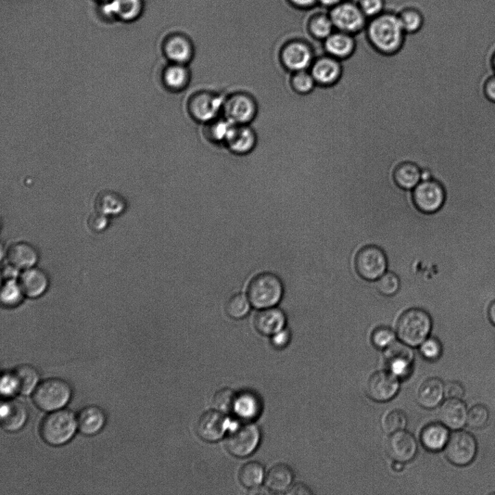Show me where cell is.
Segmentation results:
<instances>
[{
    "mask_svg": "<svg viewBox=\"0 0 495 495\" xmlns=\"http://www.w3.org/2000/svg\"><path fill=\"white\" fill-rule=\"evenodd\" d=\"M287 494L290 495H311L313 494V492L307 485L298 483L291 487Z\"/></svg>",
    "mask_w": 495,
    "mask_h": 495,
    "instance_id": "9f6ffc18",
    "label": "cell"
},
{
    "mask_svg": "<svg viewBox=\"0 0 495 495\" xmlns=\"http://www.w3.org/2000/svg\"><path fill=\"white\" fill-rule=\"evenodd\" d=\"M357 46V36L336 30L322 43L325 54L339 60L349 58Z\"/></svg>",
    "mask_w": 495,
    "mask_h": 495,
    "instance_id": "44dd1931",
    "label": "cell"
},
{
    "mask_svg": "<svg viewBox=\"0 0 495 495\" xmlns=\"http://www.w3.org/2000/svg\"><path fill=\"white\" fill-rule=\"evenodd\" d=\"M251 304L248 298L242 294H237L230 298L226 304V311L228 316L235 319H243L250 311Z\"/></svg>",
    "mask_w": 495,
    "mask_h": 495,
    "instance_id": "b9f144b4",
    "label": "cell"
},
{
    "mask_svg": "<svg viewBox=\"0 0 495 495\" xmlns=\"http://www.w3.org/2000/svg\"><path fill=\"white\" fill-rule=\"evenodd\" d=\"M388 261L384 251L374 245L359 251L355 258V269L366 281H377L387 270Z\"/></svg>",
    "mask_w": 495,
    "mask_h": 495,
    "instance_id": "30bf717a",
    "label": "cell"
},
{
    "mask_svg": "<svg viewBox=\"0 0 495 495\" xmlns=\"http://www.w3.org/2000/svg\"><path fill=\"white\" fill-rule=\"evenodd\" d=\"M468 412L462 399H447L439 405V421L450 430H461L467 425Z\"/></svg>",
    "mask_w": 495,
    "mask_h": 495,
    "instance_id": "ac0fdd59",
    "label": "cell"
},
{
    "mask_svg": "<svg viewBox=\"0 0 495 495\" xmlns=\"http://www.w3.org/2000/svg\"><path fill=\"white\" fill-rule=\"evenodd\" d=\"M402 27L408 36L417 35L422 32L425 25V16L420 8L408 5L397 12Z\"/></svg>",
    "mask_w": 495,
    "mask_h": 495,
    "instance_id": "f546056e",
    "label": "cell"
},
{
    "mask_svg": "<svg viewBox=\"0 0 495 495\" xmlns=\"http://www.w3.org/2000/svg\"><path fill=\"white\" fill-rule=\"evenodd\" d=\"M492 63L493 70H494V73H495V50H494V52L493 56H492Z\"/></svg>",
    "mask_w": 495,
    "mask_h": 495,
    "instance_id": "be15d7a7",
    "label": "cell"
},
{
    "mask_svg": "<svg viewBox=\"0 0 495 495\" xmlns=\"http://www.w3.org/2000/svg\"><path fill=\"white\" fill-rule=\"evenodd\" d=\"M24 294L21 287L14 278L6 279L2 287L1 301L5 306H16L23 300Z\"/></svg>",
    "mask_w": 495,
    "mask_h": 495,
    "instance_id": "60d3db41",
    "label": "cell"
},
{
    "mask_svg": "<svg viewBox=\"0 0 495 495\" xmlns=\"http://www.w3.org/2000/svg\"><path fill=\"white\" fill-rule=\"evenodd\" d=\"M412 348L396 341L384 350L387 370L400 380L407 378L412 372L415 359Z\"/></svg>",
    "mask_w": 495,
    "mask_h": 495,
    "instance_id": "7c38bea8",
    "label": "cell"
},
{
    "mask_svg": "<svg viewBox=\"0 0 495 495\" xmlns=\"http://www.w3.org/2000/svg\"><path fill=\"white\" fill-rule=\"evenodd\" d=\"M226 418L220 411L211 410L202 413L197 423L198 436L209 442L219 441L226 431Z\"/></svg>",
    "mask_w": 495,
    "mask_h": 495,
    "instance_id": "e0dca14e",
    "label": "cell"
},
{
    "mask_svg": "<svg viewBox=\"0 0 495 495\" xmlns=\"http://www.w3.org/2000/svg\"><path fill=\"white\" fill-rule=\"evenodd\" d=\"M223 111L228 121L237 125H248L256 117L257 106L251 97L239 93L225 100Z\"/></svg>",
    "mask_w": 495,
    "mask_h": 495,
    "instance_id": "5bb4252c",
    "label": "cell"
},
{
    "mask_svg": "<svg viewBox=\"0 0 495 495\" xmlns=\"http://www.w3.org/2000/svg\"><path fill=\"white\" fill-rule=\"evenodd\" d=\"M294 479L291 468L284 463H278L273 466L265 478L266 487L271 492L282 493L291 487Z\"/></svg>",
    "mask_w": 495,
    "mask_h": 495,
    "instance_id": "f1b7e54d",
    "label": "cell"
},
{
    "mask_svg": "<svg viewBox=\"0 0 495 495\" xmlns=\"http://www.w3.org/2000/svg\"><path fill=\"white\" fill-rule=\"evenodd\" d=\"M487 317L490 322L495 327V299L489 304Z\"/></svg>",
    "mask_w": 495,
    "mask_h": 495,
    "instance_id": "94428289",
    "label": "cell"
},
{
    "mask_svg": "<svg viewBox=\"0 0 495 495\" xmlns=\"http://www.w3.org/2000/svg\"><path fill=\"white\" fill-rule=\"evenodd\" d=\"M450 435V429L439 422L431 423L422 429L420 440L426 450L437 452L446 448Z\"/></svg>",
    "mask_w": 495,
    "mask_h": 495,
    "instance_id": "484cf974",
    "label": "cell"
},
{
    "mask_svg": "<svg viewBox=\"0 0 495 495\" xmlns=\"http://www.w3.org/2000/svg\"><path fill=\"white\" fill-rule=\"evenodd\" d=\"M90 226L95 230H100L101 228L106 227L107 219L106 215L103 213L94 215L90 221Z\"/></svg>",
    "mask_w": 495,
    "mask_h": 495,
    "instance_id": "6f0895ef",
    "label": "cell"
},
{
    "mask_svg": "<svg viewBox=\"0 0 495 495\" xmlns=\"http://www.w3.org/2000/svg\"><path fill=\"white\" fill-rule=\"evenodd\" d=\"M261 410L260 400L252 392H243L237 396L234 412L244 420L256 418Z\"/></svg>",
    "mask_w": 495,
    "mask_h": 495,
    "instance_id": "e575fe53",
    "label": "cell"
},
{
    "mask_svg": "<svg viewBox=\"0 0 495 495\" xmlns=\"http://www.w3.org/2000/svg\"><path fill=\"white\" fill-rule=\"evenodd\" d=\"M484 90L487 97L495 103V74L486 81Z\"/></svg>",
    "mask_w": 495,
    "mask_h": 495,
    "instance_id": "11a10c76",
    "label": "cell"
},
{
    "mask_svg": "<svg viewBox=\"0 0 495 495\" xmlns=\"http://www.w3.org/2000/svg\"><path fill=\"white\" fill-rule=\"evenodd\" d=\"M2 427L8 433H16L27 422L29 413L23 402L8 399L2 402L0 409Z\"/></svg>",
    "mask_w": 495,
    "mask_h": 495,
    "instance_id": "d6986e66",
    "label": "cell"
},
{
    "mask_svg": "<svg viewBox=\"0 0 495 495\" xmlns=\"http://www.w3.org/2000/svg\"><path fill=\"white\" fill-rule=\"evenodd\" d=\"M445 398V383L438 377L425 379L416 393L418 405L428 410L439 407Z\"/></svg>",
    "mask_w": 495,
    "mask_h": 495,
    "instance_id": "ffe728a7",
    "label": "cell"
},
{
    "mask_svg": "<svg viewBox=\"0 0 495 495\" xmlns=\"http://www.w3.org/2000/svg\"><path fill=\"white\" fill-rule=\"evenodd\" d=\"M396 184L405 190H413L422 182V171L415 163L400 162L394 173Z\"/></svg>",
    "mask_w": 495,
    "mask_h": 495,
    "instance_id": "836d02e7",
    "label": "cell"
},
{
    "mask_svg": "<svg viewBox=\"0 0 495 495\" xmlns=\"http://www.w3.org/2000/svg\"><path fill=\"white\" fill-rule=\"evenodd\" d=\"M412 201L418 210L425 214H433L446 205V190L437 181H422L413 189Z\"/></svg>",
    "mask_w": 495,
    "mask_h": 495,
    "instance_id": "ba28073f",
    "label": "cell"
},
{
    "mask_svg": "<svg viewBox=\"0 0 495 495\" xmlns=\"http://www.w3.org/2000/svg\"><path fill=\"white\" fill-rule=\"evenodd\" d=\"M363 34L367 43L379 53L385 55L398 52L407 38L397 12L389 10L369 20Z\"/></svg>",
    "mask_w": 495,
    "mask_h": 495,
    "instance_id": "6da1fadb",
    "label": "cell"
},
{
    "mask_svg": "<svg viewBox=\"0 0 495 495\" xmlns=\"http://www.w3.org/2000/svg\"><path fill=\"white\" fill-rule=\"evenodd\" d=\"M343 1L344 0H318V5L328 11Z\"/></svg>",
    "mask_w": 495,
    "mask_h": 495,
    "instance_id": "91938a15",
    "label": "cell"
},
{
    "mask_svg": "<svg viewBox=\"0 0 495 495\" xmlns=\"http://www.w3.org/2000/svg\"><path fill=\"white\" fill-rule=\"evenodd\" d=\"M407 425V415L400 409L388 411L383 417L382 426L387 434L391 435L405 430Z\"/></svg>",
    "mask_w": 495,
    "mask_h": 495,
    "instance_id": "ab89813d",
    "label": "cell"
},
{
    "mask_svg": "<svg viewBox=\"0 0 495 495\" xmlns=\"http://www.w3.org/2000/svg\"><path fill=\"white\" fill-rule=\"evenodd\" d=\"M73 395L71 386L59 378H48L36 387L33 400L40 409L53 412L66 407Z\"/></svg>",
    "mask_w": 495,
    "mask_h": 495,
    "instance_id": "5b68a950",
    "label": "cell"
},
{
    "mask_svg": "<svg viewBox=\"0 0 495 495\" xmlns=\"http://www.w3.org/2000/svg\"><path fill=\"white\" fill-rule=\"evenodd\" d=\"M418 348L422 357L429 362L437 361L443 352L440 341L435 337H428Z\"/></svg>",
    "mask_w": 495,
    "mask_h": 495,
    "instance_id": "c3c4849f",
    "label": "cell"
},
{
    "mask_svg": "<svg viewBox=\"0 0 495 495\" xmlns=\"http://www.w3.org/2000/svg\"><path fill=\"white\" fill-rule=\"evenodd\" d=\"M445 393L448 399H462L465 396L466 389L461 383L450 381L445 383Z\"/></svg>",
    "mask_w": 495,
    "mask_h": 495,
    "instance_id": "f5cc1de1",
    "label": "cell"
},
{
    "mask_svg": "<svg viewBox=\"0 0 495 495\" xmlns=\"http://www.w3.org/2000/svg\"><path fill=\"white\" fill-rule=\"evenodd\" d=\"M310 71L316 84L331 85L340 78L341 66L339 60L324 55L315 58Z\"/></svg>",
    "mask_w": 495,
    "mask_h": 495,
    "instance_id": "7402d4cb",
    "label": "cell"
},
{
    "mask_svg": "<svg viewBox=\"0 0 495 495\" xmlns=\"http://www.w3.org/2000/svg\"><path fill=\"white\" fill-rule=\"evenodd\" d=\"M296 7L304 9L310 10L318 6V0H290Z\"/></svg>",
    "mask_w": 495,
    "mask_h": 495,
    "instance_id": "680465c9",
    "label": "cell"
},
{
    "mask_svg": "<svg viewBox=\"0 0 495 495\" xmlns=\"http://www.w3.org/2000/svg\"><path fill=\"white\" fill-rule=\"evenodd\" d=\"M261 440L259 428L252 423L239 424L228 435L226 446L238 458H245L256 451Z\"/></svg>",
    "mask_w": 495,
    "mask_h": 495,
    "instance_id": "9c48e42d",
    "label": "cell"
},
{
    "mask_svg": "<svg viewBox=\"0 0 495 495\" xmlns=\"http://www.w3.org/2000/svg\"><path fill=\"white\" fill-rule=\"evenodd\" d=\"M141 0H112L105 7L106 14L123 19L135 17L141 10Z\"/></svg>",
    "mask_w": 495,
    "mask_h": 495,
    "instance_id": "d590c367",
    "label": "cell"
},
{
    "mask_svg": "<svg viewBox=\"0 0 495 495\" xmlns=\"http://www.w3.org/2000/svg\"><path fill=\"white\" fill-rule=\"evenodd\" d=\"M234 123L225 119L213 123L210 127V134L215 141L225 143L230 136L234 125Z\"/></svg>",
    "mask_w": 495,
    "mask_h": 495,
    "instance_id": "f907efd6",
    "label": "cell"
},
{
    "mask_svg": "<svg viewBox=\"0 0 495 495\" xmlns=\"http://www.w3.org/2000/svg\"><path fill=\"white\" fill-rule=\"evenodd\" d=\"M264 468L258 462L252 461L241 468L239 479L243 486L253 488L259 486L264 478Z\"/></svg>",
    "mask_w": 495,
    "mask_h": 495,
    "instance_id": "74e56055",
    "label": "cell"
},
{
    "mask_svg": "<svg viewBox=\"0 0 495 495\" xmlns=\"http://www.w3.org/2000/svg\"><path fill=\"white\" fill-rule=\"evenodd\" d=\"M328 14L336 31L353 36L362 34L369 21L354 0H344L329 10Z\"/></svg>",
    "mask_w": 495,
    "mask_h": 495,
    "instance_id": "8992f818",
    "label": "cell"
},
{
    "mask_svg": "<svg viewBox=\"0 0 495 495\" xmlns=\"http://www.w3.org/2000/svg\"><path fill=\"white\" fill-rule=\"evenodd\" d=\"M78 429L77 418L69 410L60 409L49 412L40 425L43 440L52 446L66 445Z\"/></svg>",
    "mask_w": 495,
    "mask_h": 495,
    "instance_id": "7a4b0ae2",
    "label": "cell"
},
{
    "mask_svg": "<svg viewBox=\"0 0 495 495\" xmlns=\"http://www.w3.org/2000/svg\"><path fill=\"white\" fill-rule=\"evenodd\" d=\"M225 100L209 93H198L190 101L189 110L192 116L202 123L213 121L224 110Z\"/></svg>",
    "mask_w": 495,
    "mask_h": 495,
    "instance_id": "2e32d148",
    "label": "cell"
},
{
    "mask_svg": "<svg viewBox=\"0 0 495 495\" xmlns=\"http://www.w3.org/2000/svg\"><path fill=\"white\" fill-rule=\"evenodd\" d=\"M271 493V492L270 491V490L269 488L265 489V487H260V485L258 487H256L251 488L250 491L249 492V494H253V495L269 494Z\"/></svg>",
    "mask_w": 495,
    "mask_h": 495,
    "instance_id": "6125c7cd",
    "label": "cell"
},
{
    "mask_svg": "<svg viewBox=\"0 0 495 495\" xmlns=\"http://www.w3.org/2000/svg\"><path fill=\"white\" fill-rule=\"evenodd\" d=\"M272 336V344L275 348L278 349H282L288 346L291 338L289 332L288 331V330L285 328L282 329L281 331L278 332Z\"/></svg>",
    "mask_w": 495,
    "mask_h": 495,
    "instance_id": "db71d44e",
    "label": "cell"
},
{
    "mask_svg": "<svg viewBox=\"0 0 495 495\" xmlns=\"http://www.w3.org/2000/svg\"><path fill=\"white\" fill-rule=\"evenodd\" d=\"M226 144L234 154L244 155L256 144V135L248 125H235Z\"/></svg>",
    "mask_w": 495,
    "mask_h": 495,
    "instance_id": "83f0119b",
    "label": "cell"
},
{
    "mask_svg": "<svg viewBox=\"0 0 495 495\" xmlns=\"http://www.w3.org/2000/svg\"><path fill=\"white\" fill-rule=\"evenodd\" d=\"M281 279L271 273H262L254 277L248 289L251 306L257 309L273 308L283 295Z\"/></svg>",
    "mask_w": 495,
    "mask_h": 495,
    "instance_id": "277c9868",
    "label": "cell"
},
{
    "mask_svg": "<svg viewBox=\"0 0 495 495\" xmlns=\"http://www.w3.org/2000/svg\"><path fill=\"white\" fill-rule=\"evenodd\" d=\"M97 209L101 213L118 214L125 208L123 199L116 193L104 192L100 193L96 202Z\"/></svg>",
    "mask_w": 495,
    "mask_h": 495,
    "instance_id": "f35d334b",
    "label": "cell"
},
{
    "mask_svg": "<svg viewBox=\"0 0 495 495\" xmlns=\"http://www.w3.org/2000/svg\"><path fill=\"white\" fill-rule=\"evenodd\" d=\"M444 451L450 463L464 467L470 465L476 459L478 443L474 436L468 431H454Z\"/></svg>",
    "mask_w": 495,
    "mask_h": 495,
    "instance_id": "52a82bcc",
    "label": "cell"
},
{
    "mask_svg": "<svg viewBox=\"0 0 495 495\" xmlns=\"http://www.w3.org/2000/svg\"><path fill=\"white\" fill-rule=\"evenodd\" d=\"M400 287L398 276L392 272H386L376 281V288L381 294L385 296L396 295Z\"/></svg>",
    "mask_w": 495,
    "mask_h": 495,
    "instance_id": "7dc6e473",
    "label": "cell"
},
{
    "mask_svg": "<svg viewBox=\"0 0 495 495\" xmlns=\"http://www.w3.org/2000/svg\"><path fill=\"white\" fill-rule=\"evenodd\" d=\"M236 398L237 395L232 389L226 387L219 389L214 395L213 408L222 413L234 411Z\"/></svg>",
    "mask_w": 495,
    "mask_h": 495,
    "instance_id": "7bdbcfd3",
    "label": "cell"
},
{
    "mask_svg": "<svg viewBox=\"0 0 495 495\" xmlns=\"http://www.w3.org/2000/svg\"><path fill=\"white\" fill-rule=\"evenodd\" d=\"M8 263L18 270H27L34 267L39 261V252L31 244L24 242L12 244L8 249Z\"/></svg>",
    "mask_w": 495,
    "mask_h": 495,
    "instance_id": "d4e9b609",
    "label": "cell"
},
{
    "mask_svg": "<svg viewBox=\"0 0 495 495\" xmlns=\"http://www.w3.org/2000/svg\"><path fill=\"white\" fill-rule=\"evenodd\" d=\"M291 85L298 94L307 95L314 90L316 82L311 71L307 70L294 73L291 79Z\"/></svg>",
    "mask_w": 495,
    "mask_h": 495,
    "instance_id": "ee69618b",
    "label": "cell"
},
{
    "mask_svg": "<svg viewBox=\"0 0 495 495\" xmlns=\"http://www.w3.org/2000/svg\"><path fill=\"white\" fill-rule=\"evenodd\" d=\"M162 79L167 87L171 90H180L189 82V73L185 65L173 63L164 71Z\"/></svg>",
    "mask_w": 495,
    "mask_h": 495,
    "instance_id": "8d00e7d4",
    "label": "cell"
},
{
    "mask_svg": "<svg viewBox=\"0 0 495 495\" xmlns=\"http://www.w3.org/2000/svg\"><path fill=\"white\" fill-rule=\"evenodd\" d=\"M367 20L383 14L387 9L386 0H355Z\"/></svg>",
    "mask_w": 495,
    "mask_h": 495,
    "instance_id": "681fc988",
    "label": "cell"
},
{
    "mask_svg": "<svg viewBox=\"0 0 495 495\" xmlns=\"http://www.w3.org/2000/svg\"><path fill=\"white\" fill-rule=\"evenodd\" d=\"M315 58L312 46L303 41L289 43L282 53L283 65L294 73L310 69Z\"/></svg>",
    "mask_w": 495,
    "mask_h": 495,
    "instance_id": "9a60e30c",
    "label": "cell"
},
{
    "mask_svg": "<svg viewBox=\"0 0 495 495\" xmlns=\"http://www.w3.org/2000/svg\"><path fill=\"white\" fill-rule=\"evenodd\" d=\"M286 316L282 311L276 308L262 309L256 316L255 327L263 335H274L286 325Z\"/></svg>",
    "mask_w": 495,
    "mask_h": 495,
    "instance_id": "4316f807",
    "label": "cell"
},
{
    "mask_svg": "<svg viewBox=\"0 0 495 495\" xmlns=\"http://www.w3.org/2000/svg\"><path fill=\"white\" fill-rule=\"evenodd\" d=\"M335 31L328 11H319L312 15L308 22V32L311 36L322 44Z\"/></svg>",
    "mask_w": 495,
    "mask_h": 495,
    "instance_id": "4dcf8cb0",
    "label": "cell"
},
{
    "mask_svg": "<svg viewBox=\"0 0 495 495\" xmlns=\"http://www.w3.org/2000/svg\"><path fill=\"white\" fill-rule=\"evenodd\" d=\"M397 334L388 327L376 328L372 335L373 346L378 350H385L397 341Z\"/></svg>",
    "mask_w": 495,
    "mask_h": 495,
    "instance_id": "bcb514c9",
    "label": "cell"
},
{
    "mask_svg": "<svg viewBox=\"0 0 495 495\" xmlns=\"http://www.w3.org/2000/svg\"><path fill=\"white\" fill-rule=\"evenodd\" d=\"M0 389H1L2 395L5 398L14 397L19 394V390L17 381L12 372L2 374Z\"/></svg>",
    "mask_w": 495,
    "mask_h": 495,
    "instance_id": "816d5d0a",
    "label": "cell"
},
{
    "mask_svg": "<svg viewBox=\"0 0 495 495\" xmlns=\"http://www.w3.org/2000/svg\"><path fill=\"white\" fill-rule=\"evenodd\" d=\"M400 389V380L387 370L378 371L367 379L365 392L371 400L387 402L394 399Z\"/></svg>",
    "mask_w": 495,
    "mask_h": 495,
    "instance_id": "8fae6325",
    "label": "cell"
},
{
    "mask_svg": "<svg viewBox=\"0 0 495 495\" xmlns=\"http://www.w3.org/2000/svg\"><path fill=\"white\" fill-rule=\"evenodd\" d=\"M78 429L86 436H93L105 427L107 416L97 405H88L82 409L77 415Z\"/></svg>",
    "mask_w": 495,
    "mask_h": 495,
    "instance_id": "603a6c76",
    "label": "cell"
},
{
    "mask_svg": "<svg viewBox=\"0 0 495 495\" xmlns=\"http://www.w3.org/2000/svg\"><path fill=\"white\" fill-rule=\"evenodd\" d=\"M490 420V411L485 405L477 404L468 410L467 425L473 429L485 427Z\"/></svg>",
    "mask_w": 495,
    "mask_h": 495,
    "instance_id": "f6af8a7d",
    "label": "cell"
},
{
    "mask_svg": "<svg viewBox=\"0 0 495 495\" xmlns=\"http://www.w3.org/2000/svg\"><path fill=\"white\" fill-rule=\"evenodd\" d=\"M14 373L19 386V393L23 396L32 394L40 385V373L32 365L23 364L16 367Z\"/></svg>",
    "mask_w": 495,
    "mask_h": 495,
    "instance_id": "d6a6232c",
    "label": "cell"
},
{
    "mask_svg": "<svg viewBox=\"0 0 495 495\" xmlns=\"http://www.w3.org/2000/svg\"><path fill=\"white\" fill-rule=\"evenodd\" d=\"M386 450L394 462L407 463L412 461L418 452V442L413 434L406 430L389 435Z\"/></svg>",
    "mask_w": 495,
    "mask_h": 495,
    "instance_id": "4fadbf2b",
    "label": "cell"
},
{
    "mask_svg": "<svg viewBox=\"0 0 495 495\" xmlns=\"http://www.w3.org/2000/svg\"><path fill=\"white\" fill-rule=\"evenodd\" d=\"M19 283L25 296L37 298L46 293L49 279L44 271L33 267L24 270L20 276Z\"/></svg>",
    "mask_w": 495,
    "mask_h": 495,
    "instance_id": "cb8c5ba5",
    "label": "cell"
},
{
    "mask_svg": "<svg viewBox=\"0 0 495 495\" xmlns=\"http://www.w3.org/2000/svg\"><path fill=\"white\" fill-rule=\"evenodd\" d=\"M433 321L428 313L422 309H413L401 315L396 334L402 343L413 348L420 347L429 337Z\"/></svg>",
    "mask_w": 495,
    "mask_h": 495,
    "instance_id": "3957f363",
    "label": "cell"
},
{
    "mask_svg": "<svg viewBox=\"0 0 495 495\" xmlns=\"http://www.w3.org/2000/svg\"><path fill=\"white\" fill-rule=\"evenodd\" d=\"M165 53L173 63L186 65L191 60L193 52L191 44L185 38L175 36L165 45Z\"/></svg>",
    "mask_w": 495,
    "mask_h": 495,
    "instance_id": "1f68e13d",
    "label": "cell"
}]
</instances>
